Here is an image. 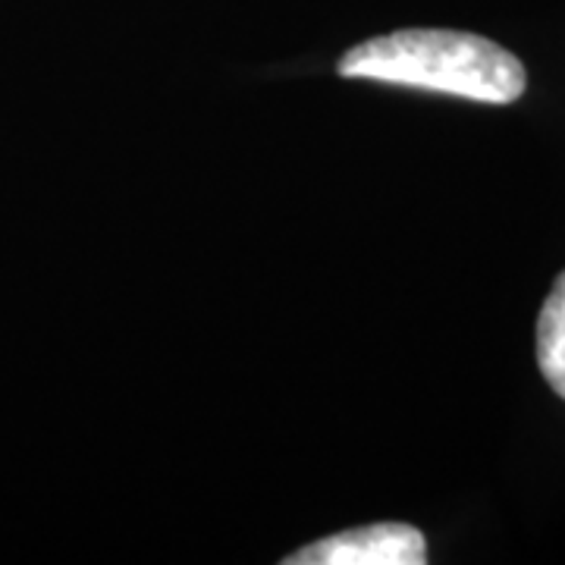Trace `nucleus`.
Here are the masks:
<instances>
[{
  "label": "nucleus",
  "instance_id": "f03ea898",
  "mask_svg": "<svg viewBox=\"0 0 565 565\" xmlns=\"http://www.w3.org/2000/svg\"><path fill=\"white\" fill-rule=\"evenodd\" d=\"M286 565H424L427 541L403 522L349 527L286 556Z\"/></svg>",
  "mask_w": 565,
  "mask_h": 565
},
{
  "label": "nucleus",
  "instance_id": "f257e3e1",
  "mask_svg": "<svg viewBox=\"0 0 565 565\" xmlns=\"http://www.w3.org/2000/svg\"><path fill=\"white\" fill-rule=\"evenodd\" d=\"M343 79H374L444 92L465 102L512 104L525 95V63L497 41L452 29H403L349 47Z\"/></svg>",
  "mask_w": 565,
  "mask_h": 565
},
{
  "label": "nucleus",
  "instance_id": "7ed1b4c3",
  "mask_svg": "<svg viewBox=\"0 0 565 565\" xmlns=\"http://www.w3.org/2000/svg\"><path fill=\"white\" fill-rule=\"evenodd\" d=\"M537 367L550 390L565 399V270L537 315Z\"/></svg>",
  "mask_w": 565,
  "mask_h": 565
}]
</instances>
